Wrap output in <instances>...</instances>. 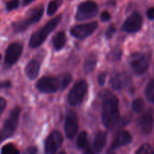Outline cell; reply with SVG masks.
Instances as JSON below:
<instances>
[{
	"instance_id": "cell-1",
	"label": "cell",
	"mask_w": 154,
	"mask_h": 154,
	"mask_svg": "<svg viewBox=\"0 0 154 154\" xmlns=\"http://www.w3.org/2000/svg\"><path fill=\"white\" fill-rule=\"evenodd\" d=\"M102 118L105 127L108 129L115 128L120 121L119 100L111 93L107 95L102 105Z\"/></svg>"
},
{
	"instance_id": "cell-2",
	"label": "cell",
	"mask_w": 154,
	"mask_h": 154,
	"mask_svg": "<svg viewBox=\"0 0 154 154\" xmlns=\"http://www.w3.org/2000/svg\"><path fill=\"white\" fill-rule=\"evenodd\" d=\"M61 20V16L56 17L52 20L47 23L45 26L41 29H38L32 35L29 41V46L32 48H36L40 46L42 43L45 41L50 33L54 30L57 26L60 23Z\"/></svg>"
},
{
	"instance_id": "cell-3",
	"label": "cell",
	"mask_w": 154,
	"mask_h": 154,
	"mask_svg": "<svg viewBox=\"0 0 154 154\" xmlns=\"http://www.w3.org/2000/svg\"><path fill=\"white\" fill-rule=\"evenodd\" d=\"M128 63L135 75H141L148 69L150 63V57L145 54L135 52L129 56Z\"/></svg>"
},
{
	"instance_id": "cell-4",
	"label": "cell",
	"mask_w": 154,
	"mask_h": 154,
	"mask_svg": "<svg viewBox=\"0 0 154 154\" xmlns=\"http://www.w3.org/2000/svg\"><path fill=\"white\" fill-rule=\"evenodd\" d=\"M44 13V6L42 5L32 9L23 20L16 22L14 24L15 32H21L26 29L29 26L38 23L42 17Z\"/></svg>"
},
{
	"instance_id": "cell-5",
	"label": "cell",
	"mask_w": 154,
	"mask_h": 154,
	"mask_svg": "<svg viewBox=\"0 0 154 154\" xmlns=\"http://www.w3.org/2000/svg\"><path fill=\"white\" fill-rule=\"evenodd\" d=\"M21 112V108L20 107H15L8 117L3 126L2 130L1 132V136L2 139H6L9 137L12 136L14 133L18 122H19L20 114Z\"/></svg>"
},
{
	"instance_id": "cell-6",
	"label": "cell",
	"mask_w": 154,
	"mask_h": 154,
	"mask_svg": "<svg viewBox=\"0 0 154 154\" xmlns=\"http://www.w3.org/2000/svg\"><path fill=\"white\" fill-rule=\"evenodd\" d=\"M98 10L99 8L94 1L90 0L81 2L78 7L75 19L78 21L91 19L97 14Z\"/></svg>"
},
{
	"instance_id": "cell-7",
	"label": "cell",
	"mask_w": 154,
	"mask_h": 154,
	"mask_svg": "<svg viewBox=\"0 0 154 154\" xmlns=\"http://www.w3.org/2000/svg\"><path fill=\"white\" fill-rule=\"evenodd\" d=\"M87 92V84L84 80L78 81L72 90H70L68 96L69 103L72 106L80 105L83 102L86 93Z\"/></svg>"
},
{
	"instance_id": "cell-8",
	"label": "cell",
	"mask_w": 154,
	"mask_h": 154,
	"mask_svg": "<svg viewBox=\"0 0 154 154\" xmlns=\"http://www.w3.org/2000/svg\"><path fill=\"white\" fill-rule=\"evenodd\" d=\"M36 87L44 93H54L60 89L58 77L45 76L36 84Z\"/></svg>"
},
{
	"instance_id": "cell-9",
	"label": "cell",
	"mask_w": 154,
	"mask_h": 154,
	"mask_svg": "<svg viewBox=\"0 0 154 154\" xmlns=\"http://www.w3.org/2000/svg\"><path fill=\"white\" fill-rule=\"evenodd\" d=\"M98 27V23L93 21L86 24L76 25L70 29V34L78 39H84L91 35Z\"/></svg>"
},
{
	"instance_id": "cell-10",
	"label": "cell",
	"mask_w": 154,
	"mask_h": 154,
	"mask_svg": "<svg viewBox=\"0 0 154 154\" xmlns=\"http://www.w3.org/2000/svg\"><path fill=\"white\" fill-rule=\"evenodd\" d=\"M64 128L66 135L69 139H73L76 136L79 129V122L78 116L74 111H70L67 113Z\"/></svg>"
},
{
	"instance_id": "cell-11",
	"label": "cell",
	"mask_w": 154,
	"mask_h": 154,
	"mask_svg": "<svg viewBox=\"0 0 154 154\" xmlns=\"http://www.w3.org/2000/svg\"><path fill=\"white\" fill-rule=\"evenodd\" d=\"M63 142V136L59 131H54L48 137L45 142V151L46 153L51 154L57 151Z\"/></svg>"
},
{
	"instance_id": "cell-12",
	"label": "cell",
	"mask_w": 154,
	"mask_h": 154,
	"mask_svg": "<svg viewBox=\"0 0 154 154\" xmlns=\"http://www.w3.org/2000/svg\"><path fill=\"white\" fill-rule=\"evenodd\" d=\"M143 24L142 16L138 12H133L124 22L123 29L129 33L137 32L141 29Z\"/></svg>"
},
{
	"instance_id": "cell-13",
	"label": "cell",
	"mask_w": 154,
	"mask_h": 154,
	"mask_svg": "<svg viewBox=\"0 0 154 154\" xmlns=\"http://www.w3.org/2000/svg\"><path fill=\"white\" fill-rule=\"evenodd\" d=\"M23 47L17 42L12 43L8 47L5 57V62L8 66H12L18 61L22 54Z\"/></svg>"
},
{
	"instance_id": "cell-14",
	"label": "cell",
	"mask_w": 154,
	"mask_h": 154,
	"mask_svg": "<svg viewBox=\"0 0 154 154\" xmlns=\"http://www.w3.org/2000/svg\"><path fill=\"white\" fill-rule=\"evenodd\" d=\"M131 83V78L126 72H115L110 79V84L114 90H119L125 88Z\"/></svg>"
},
{
	"instance_id": "cell-15",
	"label": "cell",
	"mask_w": 154,
	"mask_h": 154,
	"mask_svg": "<svg viewBox=\"0 0 154 154\" xmlns=\"http://www.w3.org/2000/svg\"><path fill=\"white\" fill-rule=\"evenodd\" d=\"M153 123V111L152 109L146 111L138 119V126L141 132L144 134H149L152 132Z\"/></svg>"
},
{
	"instance_id": "cell-16",
	"label": "cell",
	"mask_w": 154,
	"mask_h": 154,
	"mask_svg": "<svg viewBox=\"0 0 154 154\" xmlns=\"http://www.w3.org/2000/svg\"><path fill=\"white\" fill-rule=\"evenodd\" d=\"M132 135L128 131H120L116 135L115 138H114L112 144H111L110 149L112 150H116V149L119 148L120 147L127 145V144H129L132 141Z\"/></svg>"
},
{
	"instance_id": "cell-17",
	"label": "cell",
	"mask_w": 154,
	"mask_h": 154,
	"mask_svg": "<svg viewBox=\"0 0 154 154\" xmlns=\"http://www.w3.org/2000/svg\"><path fill=\"white\" fill-rule=\"evenodd\" d=\"M107 143V132H99L96 134L93 141V147H92V153H100L105 147Z\"/></svg>"
},
{
	"instance_id": "cell-18",
	"label": "cell",
	"mask_w": 154,
	"mask_h": 154,
	"mask_svg": "<svg viewBox=\"0 0 154 154\" xmlns=\"http://www.w3.org/2000/svg\"><path fill=\"white\" fill-rule=\"evenodd\" d=\"M39 70H40V64L35 60H30L25 68L26 75L30 80H34L37 78Z\"/></svg>"
},
{
	"instance_id": "cell-19",
	"label": "cell",
	"mask_w": 154,
	"mask_h": 154,
	"mask_svg": "<svg viewBox=\"0 0 154 154\" xmlns=\"http://www.w3.org/2000/svg\"><path fill=\"white\" fill-rule=\"evenodd\" d=\"M66 43V36L64 32H57L53 38V45L56 51H60L64 48Z\"/></svg>"
},
{
	"instance_id": "cell-20",
	"label": "cell",
	"mask_w": 154,
	"mask_h": 154,
	"mask_svg": "<svg viewBox=\"0 0 154 154\" xmlns=\"http://www.w3.org/2000/svg\"><path fill=\"white\" fill-rule=\"evenodd\" d=\"M96 63H97V58L95 55H90V57L87 58L86 60L84 66V72L87 74L90 73L94 70V69L96 66Z\"/></svg>"
},
{
	"instance_id": "cell-21",
	"label": "cell",
	"mask_w": 154,
	"mask_h": 154,
	"mask_svg": "<svg viewBox=\"0 0 154 154\" xmlns=\"http://www.w3.org/2000/svg\"><path fill=\"white\" fill-rule=\"evenodd\" d=\"M59 81H60V89L61 90H64L66 89L68 86L70 84V83L72 81V77L70 74L69 73H65L63 75H60L58 77Z\"/></svg>"
},
{
	"instance_id": "cell-22",
	"label": "cell",
	"mask_w": 154,
	"mask_h": 154,
	"mask_svg": "<svg viewBox=\"0 0 154 154\" xmlns=\"http://www.w3.org/2000/svg\"><path fill=\"white\" fill-rule=\"evenodd\" d=\"M88 135H87V132L84 131V132H81L79 134L78 138V141H77V144H78V147L81 149H85L87 148V146H88L89 141H88Z\"/></svg>"
},
{
	"instance_id": "cell-23",
	"label": "cell",
	"mask_w": 154,
	"mask_h": 154,
	"mask_svg": "<svg viewBox=\"0 0 154 154\" xmlns=\"http://www.w3.org/2000/svg\"><path fill=\"white\" fill-rule=\"evenodd\" d=\"M145 96L147 100L154 103V79L151 80L147 84L145 90Z\"/></svg>"
},
{
	"instance_id": "cell-24",
	"label": "cell",
	"mask_w": 154,
	"mask_h": 154,
	"mask_svg": "<svg viewBox=\"0 0 154 154\" xmlns=\"http://www.w3.org/2000/svg\"><path fill=\"white\" fill-rule=\"evenodd\" d=\"M63 0H54V1H51L48 4V14L49 16L54 15L57 11L58 8L61 5V4L63 3Z\"/></svg>"
},
{
	"instance_id": "cell-25",
	"label": "cell",
	"mask_w": 154,
	"mask_h": 154,
	"mask_svg": "<svg viewBox=\"0 0 154 154\" xmlns=\"http://www.w3.org/2000/svg\"><path fill=\"white\" fill-rule=\"evenodd\" d=\"M144 105H145L144 101L141 98H138L132 102V108L135 112L141 113L144 110Z\"/></svg>"
},
{
	"instance_id": "cell-26",
	"label": "cell",
	"mask_w": 154,
	"mask_h": 154,
	"mask_svg": "<svg viewBox=\"0 0 154 154\" xmlns=\"http://www.w3.org/2000/svg\"><path fill=\"white\" fill-rule=\"evenodd\" d=\"M1 153L2 154H18L20 151L13 144H7L3 146Z\"/></svg>"
},
{
	"instance_id": "cell-27",
	"label": "cell",
	"mask_w": 154,
	"mask_h": 154,
	"mask_svg": "<svg viewBox=\"0 0 154 154\" xmlns=\"http://www.w3.org/2000/svg\"><path fill=\"white\" fill-rule=\"evenodd\" d=\"M121 54L122 52L120 49H114L109 53L107 58H108V60H111V61H117V60L120 59Z\"/></svg>"
},
{
	"instance_id": "cell-28",
	"label": "cell",
	"mask_w": 154,
	"mask_h": 154,
	"mask_svg": "<svg viewBox=\"0 0 154 154\" xmlns=\"http://www.w3.org/2000/svg\"><path fill=\"white\" fill-rule=\"evenodd\" d=\"M152 149L151 147L149 144H144L139 147L138 150L136 151L137 154H148L152 153Z\"/></svg>"
},
{
	"instance_id": "cell-29",
	"label": "cell",
	"mask_w": 154,
	"mask_h": 154,
	"mask_svg": "<svg viewBox=\"0 0 154 154\" xmlns=\"http://www.w3.org/2000/svg\"><path fill=\"white\" fill-rule=\"evenodd\" d=\"M20 5V0H11L8 2L6 4V10L7 11H12L14 9H16L18 8Z\"/></svg>"
},
{
	"instance_id": "cell-30",
	"label": "cell",
	"mask_w": 154,
	"mask_h": 154,
	"mask_svg": "<svg viewBox=\"0 0 154 154\" xmlns=\"http://www.w3.org/2000/svg\"><path fill=\"white\" fill-rule=\"evenodd\" d=\"M116 31V26L114 24H111V25L109 26V27L108 28V29L105 32V35H106V38H108V39L111 38L112 36L114 35V32Z\"/></svg>"
},
{
	"instance_id": "cell-31",
	"label": "cell",
	"mask_w": 154,
	"mask_h": 154,
	"mask_svg": "<svg viewBox=\"0 0 154 154\" xmlns=\"http://www.w3.org/2000/svg\"><path fill=\"white\" fill-rule=\"evenodd\" d=\"M107 74L105 72H102V73L99 74V77H98V81H99V86H104L105 83V80H106Z\"/></svg>"
},
{
	"instance_id": "cell-32",
	"label": "cell",
	"mask_w": 154,
	"mask_h": 154,
	"mask_svg": "<svg viewBox=\"0 0 154 154\" xmlns=\"http://www.w3.org/2000/svg\"><path fill=\"white\" fill-rule=\"evenodd\" d=\"M111 14H110L108 11H103L102 13V14H101V20H102L103 22L108 21L109 20H111Z\"/></svg>"
},
{
	"instance_id": "cell-33",
	"label": "cell",
	"mask_w": 154,
	"mask_h": 154,
	"mask_svg": "<svg viewBox=\"0 0 154 154\" xmlns=\"http://www.w3.org/2000/svg\"><path fill=\"white\" fill-rule=\"evenodd\" d=\"M6 105H7V102H6L5 99L2 97H0V116L2 115L4 110L5 109Z\"/></svg>"
},
{
	"instance_id": "cell-34",
	"label": "cell",
	"mask_w": 154,
	"mask_h": 154,
	"mask_svg": "<svg viewBox=\"0 0 154 154\" xmlns=\"http://www.w3.org/2000/svg\"><path fill=\"white\" fill-rule=\"evenodd\" d=\"M147 16L150 20H154V8H150L147 10Z\"/></svg>"
},
{
	"instance_id": "cell-35",
	"label": "cell",
	"mask_w": 154,
	"mask_h": 154,
	"mask_svg": "<svg viewBox=\"0 0 154 154\" xmlns=\"http://www.w3.org/2000/svg\"><path fill=\"white\" fill-rule=\"evenodd\" d=\"M11 86L10 81H0V89L2 88H8Z\"/></svg>"
},
{
	"instance_id": "cell-36",
	"label": "cell",
	"mask_w": 154,
	"mask_h": 154,
	"mask_svg": "<svg viewBox=\"0 0 154 154\" xmlns=\"http://www.w3.org/2000/svg\"><path fill=\"white\" fill-rule=\"evenodd\" d=\"M26 153H37V148L35 147H30L26 151Z\"/></svg>"
},
{
	"instance_id": "cell-37",
	"label": "cell",
	"mask_w": 154,
	"mask_h": 154,
	"mask_svg": "<svg viewBox=\"0 0 154 154\" xmlns=\"http://www.w3.org/2000/svg\"><path fill=\"white\" fill-rule=\"evenodd\" d=\"M107 4L109 5H111V6H114L116 4V2H115V0H108V2H107Z\"/></svg>"
},
{
	"instance_id": "cell-38",
	"label": "cell",
	"mask_w": 154,
	"mask_h": 154,
	"mask_svg": "<svg viewBox=\"0 0 154 154\" xmlns=\"http://www.w3.org/2000/svg\"><path fill=\"white\" fill-rule=\"evenodd\" d=\"M33 1H35V0H23V5L24 6L30 4L31 2H32Z\"/></svg>"
},
{
	"instance_id": "cell-39",
	"label": "cell",
	"mask_w": 154,
	"mask_h": 154,
	"mask_svg": "<svg viewBox=\"0 0 154 154\" xmlns=\"http://www.w3.org/2000/svg\"><path fill=\"white\" fill-rule=\"evenodd\" d=\"M2 140V136H1V133H0V142H1V141Z\"/></svg>"
},
{
	"instance_id": "cell-40",
	"label": "cell",
	"mask_w": 154,
	"mask_h": 154,
	"mask_svg": "<svg viewBox=\"0 0 154 154\" xmlns=\"http://www.w3.org/2000/svg\"><path fill=\"white\" fill-rule=\"evenodd\" d=\"M1 58H2V56H1V54H0V60H1Z\"/></svg>"
}]
</instances>
